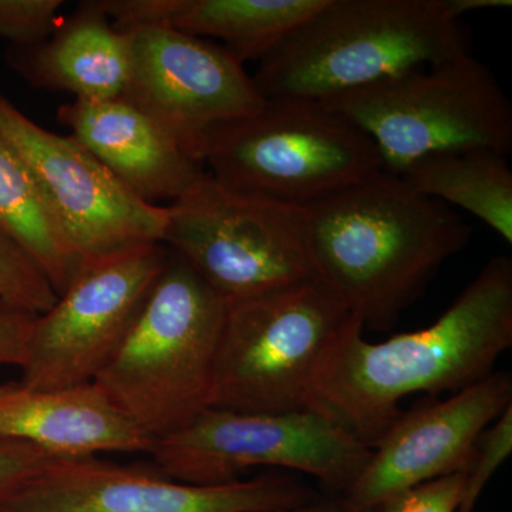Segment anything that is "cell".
I'll return each mask as SVG.
<instances>
[{
    "label": "cell",
    "mask_w": 512,
    "mask_h": 512,
    "mask_svg": "<svg viewBox=\"0 0 512 512\" xmlns=\"http://www.w3.org/2000/svg\"><path fill=\"white\" fill-rule=\"evenodd\" d=\"M353 318L313 387L311 406L373 448L410 394L458 393L512 348V259L494 256L433 325L369 342Z\"/></svg>",
    "instance_id": "6da1fadb"
},
{
    "label": "cell",
    "mask_w": 512,
    "mask_h": 512,
    "mask_svg": "<svg viewBox=\"0 0 512 512\" xmlns=\"http://www.w3.org/2000/svg\"><path fill=\"white\" fill-rule=\"evenodd\" d=\"M353 318L320 278L229 306L211 407L249 413L309 410L316 380Z\"/></svg>",
    "instance_id": "52a82bcc"
},
{
    "label": "cell",
    "mask_w": 512,
    "mask_h": 512,
    "mask_svg": "<svg viewBox=\"0 0 512 512\" xmlns=\"http://www.w3.org/2000/svg\"><path fill=\"white\" fill-rule=\"evenodd\" d=\"M163 245L229 306L319 278L305 212L205 174L167 207Z\"/></svg>",
    "instance_id": "ba28073f"
},
{
    "label": "cell",
    "mask_w": 512,
    "mask_h": 512,
    "mask_svg": "<svg viewBox=\"0 0 512 512\" xmlns=\"http://www.w3.org/2000/svg\"><path fill=\"white\" fill-rule=\"evenodd\" d=\"M510 404L511 375L494 372L446 400L400 413L340 503L372 512L409 488L466 471L477 440Z\"/></svg>",
    "instance_id": "5bb4252c"
},
{
    "label": "cell",
    "mask_w": 512,
    "mask_h": 512,
    "mask_svg": "<svg viewBox=\"0 0 512 512\" xmlns=\"http://www.w3.org/2000/svg\"><path fill=\"white\" fill-rule=\"evenodd\" d=\"M318 106L365 133L394 175L440 154L512 150L511 101L471 53Z\"/></svg>",
    "instance_id": "5b68a950"
},
{
    "label": "cell",
    "mask_w": 512,
    "mask_h": 512,
    "mask_svg": "<svg viewBox=\"0 0 512 512\" xmlns=\"http://www.w3.org/2000/svg\"><path fill=\"white\" fill-rule=\"evenodd\" d=\"M328 0H177L168 26L222 40L239 63L262 60Z\"/></svg>",
    "instance_id": "ac0fdd59"
},
{
    "label": "cell",
    "mask_w": 512,
    "mask_h": 512,
    "mask_svg": "<svg viewBox=\"0 0 512 512\" xmlns=\"http://www.w3.org/2000/svg\"><path fill=\"white\" fill-rule=\"evenodd\" d=\"M5 62L36 89L72 93L74 100L123 97L133 67L128 33L114 28L96 2H84L46 40L9 46Z\"/></svg>",
    "instance_id": "e0dca14e"
},
{
    "label": "cell",
    "mask_w": 512,
    "mask_h": 512,
    "mask_svg": "<svg viewBox=\"0 0 512 512\" xmlns=\"http://www.w3.org/2000/svg\"><path fill=\"white\" fill-rule=\"evenodd\" d=\"M63 0H0V37L10 46L42 43L59 26Z\"/></svg>",
    "instance_id": "603a6c76"
},
{
    "label": "cell",
    "mask_w": 512,
    "mask_h": 512,
    "mask_svg": "<svg viewBox=\"0 0 512 512\" xmlns=\"http://www.w3.org/2000/svg\"><path fill=\"white\" fill-rule=\"evenodd\" d=\"M160 473L191 485H225L254 467H279L348 490L372 448L315 410L249 413L208 407L187 427L154 441Z\"/></svg>",
    "instance_id": "9c48e42d"
},
{
    "label": "cell",
    "mask_w": 512,
    "mask_h": 512,
    "mask_svg": "<svg viewBox=\"0 0 512 512\" xmlns=\"http://www.w3.org/2000/svg\"><path fill=\"white\" fill-rule=\"evenodd\" d=\"M42 448L0 437V505L57 460Z\"/></svg>",
    "instance_id": "d4e9b609"
},
{
    "label": "cell",
    "mask_w": 512,
    "mask_h": 512,
    "mask_svg": "<svg viewBox=\"0 0 512 512\" xmlns=\"http://www.w3.org/2000/svg\"><path fill=\"white\" fill-rule=\"evenodd\" d=\"M168 248L141 245L86 262L36 316L20 382L35 389L93 383L109 365L163 272Z\"/></svg>",
    "instance_id": "30bf717a"
},
{
    "label": "cell",
    "mask_w": 512,
    "mask_h": 512,
    "mask_svg": "<svg viewBox=\"0 0 512 512\" xmlns=\"http://www.w3.org/2000/svg\"><path fill=\"white\" fill-rule=\"evenodd\" d=\"M57 119L128 191L154 207L180 200L207 174L173 133L124 97L73 100Z\"/></svg>",
    "instance_id": "9a60e30c"
},
{
    "label": "cell",
    "mask_w": 512,
    "mask_h": 512,
    "mask_svg": "<svg viewBox=\"0 0 512 512\" xmlns=\"http://www.w3.org/2000/svg\"><path fill=\"white\" fill-rule=\"evenodd\" d=\"M454 0H328L259 60L265 101L319 104L468 55Z\"/></svg>",
    "instance_id": "3957f363"
},
{
    "label": "cell",
    "mask_w": 512,
    "mask_h": 512,
    "mask_svg": "<svg viewBox=\"0 0 512 512\" xmlns=\"http://www.w3.org/2000/svg\"><path fill=\"white\" fill-rule=\"evenodd\" d=\"M508 156L491 150L424 158L400 177L414 191L463 208L512 245V171Z\"/></svg>",
    "instance_id": "d6986e66"
},
{
    "label": "cell",
    "mask_w": 512,
    "mask_h": 512,
    "mask_svg": "<svg viewBox=\"0 0 512 512\" xmlns=\"http://www.w3.org/2000/svg\"><path fill=\"white\" fill-rule=\"evenodd\" d=\"M197 154L221 183L298 208L384 171L359 128L299 101H266L251 116L212 127Z\"/></svg>",
    "instance_id": "8992f818"
},
{
    "label": "cell",
    "mask_w": 512,
    "mask_h": 512,
    "mask_svg": "<svg viewBox=\"0 0 512 512\" xmlns=\"http://www.w3.org/2000/svg\"><path fill=\"white\" fill-rule=\"evenodd\" d=\"M56 301L57 293L42 269L18 245L0 234V302L39 316Z\"/></svg>",
    "instance_id": "44dd1931"
},
{
    "label": "cell",
    "mask_w": 512,
    "mask_h": 512,
    "mask_svg": "<svg viewBox=\"0 0 512 512\" xmlns=\"http://www.w3.org/2000/svg\"><path fill=\"white\" fill-rule=\"evenodd\" d=\"M0 137L28 167L82 265L163 244L167 207L141 201L72 134L60 136L39 126L2 92Z\"/></svg>",
    "instance_id": "8fae6325"
},
{
    "label": "cell",
    "mask_w": 512,
    "mask_h": 512,
    "mask_svg": "<svg viewBox=\"0 0 512 512\" xmlns=\"http://www.w3.org/2000/svg\"><path fill=\"white\" fill-rule=\"evenodd\" d=\"M303 212L316 274L375 332L392 329L473 235L444 202L387 171Z\"/></svg>",
    "instance_id": "7a4b0ae2"
},
{
    "label": "cell",
    "mask_w": 512,
    "mask_h": 512,
    "mask_svg": "<svg viewBox=\"0 0 512 512\" xmlns=\"http://www.w3.org/2000/svg\"><path fill=\"white\" fill-rule=\"evenodd\" d=\"M512 453V404L481 434L466 470L457 512H474L488 481Z\"/></svg>",
    "instance_id": "7402d4cb"
},
{
    "label": "cell",
    "mask_w": 512,
    "mask_h": 512,
    "mask_svg": "<svg viewBox=\"0 0 512 512\" xmlns=\"http://www.w3.org/2000/svg\"><path fill=\"white\" fill-rule=\"evenodd\" d=\"M0 437L63 458L150 454L154 446L94 383L50 390L0 383Z\"/></svg>",
    "instance_id": "2e32d148"
},
{
    "label": "cell",
    "mask_w": 512,
    "mask_h": 512,
    "mask_svg": "<svg viewBox=\"0 0 512 512\" xmlns=\"http://www.w3.org/2000/svg\"><path fill=\"white\" fill-rule=\"evenodd\" d=\"M313 500L312 490L288 476L191 485L97 456L62 457L0 505V512H266Z\"/></svg>",
    "instance_id": "7c38bea8"
},
{
    "label": "cell",
    "mask_w": 512,
    "mask_h": 512,
    "mask_svg": "<svg viewBox=\"0 0 512 512\" xmlns=\"http://www.w3.org/2000/svg\"><path fill=\"white\" fill-rule=\"evenodd\" d=\"M466 471L436 478L393 495L372 512H457Z\"/></svg>",
    "instance_id": "cb8c5ba5"
},
{
    "label": "cell",
    "mask_w": 512,
    "mask_h": 512,
    "mask_svg": "<svg viewBox=\"0 0 512 512\" xmlns=\"http://www.w3.org/2000/svg\"><path fill=\"white\" fill-rule=\"evenodd\" d=\"M128 35L133 67L124 99L154 117L194 156L212 127L265 106L244 64L217 43L171 26H150Z\"/></svg>",
    "instance_id": "4fadbf2b"
},
{
    "label": "cell",
    "mask_w": 512,
    "mask_h": 512,
    "mask_svg": "<svg viewBox=\"0 0 512 512\" xmlns=\"http://www.w3.org/2000/svg\"><path fill=\"white\" fill-rule=\"evenodd\" d=\"M0 234L42 269L57 296L82 268L66 235L37 190L28 167L0 137Z\"/></svg>",
    "instance_id": "ffe728a7"
},
{
    "label": "cell",
    "mask_w": 512,
    "mask_h": 512,
    "mask_svg": "<svg viewBox=\"0 0 512 512\" xmlns=\"http://www.w3.org/2000/svg\"><path fill=\"white\" fill-rule=\"evenodd\" d=\"M0 303H2V302H0Z\"/></svg>",
    "instance_id": "83f0119b"
},
{
    "label": "cell",
    "mask_w": 512,
    "mask_h": 512,
    "mask_svg": "<svg viewBox=\"0 0 512 512\" xmlns=\"http://www.w3.org/2000/svg\"><path fill=\"white\" fill-rule=\"evenodd\" d=\"M225 315L227 305L168 249L133 326L93 383L151 440L177 433L212 406Z\"/></svg>",
    "instance_id": "277c9868"
},
{
    "label": "cell",
    "mask_w": 512,
    "mask_h": 512,
    "mask_svg": "<svg viewBox=\"0 0 512 512\" xmlns=\"http://www.w3.org/2000/svg\"><path fill=\"white\" fill-rule=\"evenodd\" d=\"M266 512H357L350 510V508L346 507L339 501L333 503V501H319L313 500L311 503L299 505V507L288 508V510H276V511H266Z\"/></svg>",
    "instance_id": "4316f807"
},
{
    "label": "cell",
    "mask_w": 512,
    "mask_h": 512,
    "mask_svg": "<svg viewBox=\"0 0 512 512\" xmlns=\"http://www.w3.org/2000/svg\"><path fill=\"white\" fill-rule=\"evenodd\" d=\"M36 315L0 303V365L22 366Z\"/></svg>",
    "instance_id": "484cf974"
}]
</instances>
